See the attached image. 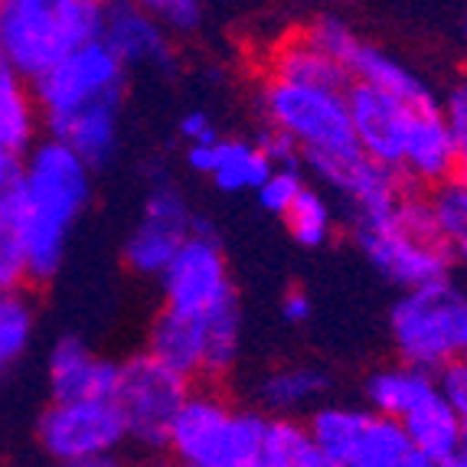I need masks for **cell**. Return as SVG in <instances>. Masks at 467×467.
I'll use <instances>...</instances> for the list:
<instances>
[{"mask_svg": "<svg viewBox=\"0 0 467 467\" xmlns=\"http://www.w3.org/2000/svg\"><path fill=\"white\" fill-rule=\"evenodd\" d=\"M281 317L288 320V324H304V320L311 317V297L297 288L288 291L285 301H281Z\"/></svg>", "mask_w": 467, "mask_h": 467, "instance_id": "ab89813d", "label": "cell"}, {"mask_svg": "<svg viewBox=\"0 0 467 467\" xmlns=\"http://www.w3.org/2000/svg\"><path fill=\"white\" fill-rule=\"evenodd\" d=\"M202 334H206V353H202V376H226L242 353V307L239 295L216 304L210 314H202Z\"/></svg>", "mask_w": 467, "mask_h": 467, "instance_id": "4316f807", "label": "cell"}, {"mask_svg": "<svg viewBox=\"0 0 467 467\" xmlns=\"http://www.w3.org/2000/svg\"><path fill=\"white\" fill-rule=\"evenodd\" d=\"M258 467H327L307 421L295 415H272L265 425Z\"/></svg>", "mask_w": 467, "mask_h": 467, "instance_id": "d4e9b609", "label": "cell"}, {"mask_svg": "<svg viewBox=\"0 0 467 467\" xmlns=\"http://www.w3.org/2000/svg\"><path fill=\"white\" fill-rule=\"evenodd\" d=\"M101 39L128 69L171 72L177 66V49L167 26L131 0H111L101 16Z\"/></svg>", "mask_w": 467, "mask_h": 467, "instance_id": "5bb4252c", "label": "cell"}, {"mask_svg": "<svg viewBox=\"0 0 467 467\" xmlns=\"http://www.w3.org/2000/svg\"><path fill=\"white\" fill-rule=\"evenodd\" d=\"M157 281H161V291H164V307L190 314V317H202L216 304L235 295L226 255H223L216 233H190Z\"/></svg>", "mask_w": 467, "mask_h": 467, "instance_id": "7c38bea8", "label": "cell"}, {"mask_svg": "<svg viewBox=\"0 0 467 467\" xmlns=\"http://www.w3.org/2000/svg\"><path fill=\"white\" fill-rule=\"evenodd\" d=\"M464 33H467V26H464Z\"/></svg>", "mask_w": 467, "mask_h": 467, "instance_id": "ee69618b", "label": "cell"}, {"mask_svg": "<svg viewBox=\"0 0 467 467\" xmlns=\"http://www.w3.org/2000/svg\"><path fill=\"white\" fill-rule=\"evenodd\" d=\"M347 105H350V121L359 150L379 164L402 171L405 138H409V125L415 115L412 105H405L392 92H382L359 78L347 86Z\"/></svg>", "mask_w": 467, "mask_h": 467, "instance_id": "4fadbf2b", "label": "cell"}, {"mask_svg": "<svg viewBox=\"0 0 467 467\" xmlns=\"http://www.w3.org/2000/svg\"><path fill=\"white\" fill-rule=\"evenodd\" d=\"M36 441L56 464L105 467L128 444L125 412L115 396L53 399L36 421Z\"/></svg>", "mask_w": 467, "mask_h": 467, "instance_id": "8992f818", "label": "cell"}, {"mask_svg": "<svg viewBox=\"0 0 467 467\" xmlns=\"http://www.w3.org/2000/svg\"><path fill=\"white\" fill-rule=\"evenodd\" d=\"M438 389L454 405L461 421H467V359H448L438 369Z\"/></svg>", "mask_w": 467, "mask_h": 467, "instance_id": "d590c367", "label": "cell"}, {"mask_svg": "<svg viewBox=\"0 0 467 467\" xmlns=\"http://www.w3.org/2000/svg\"><path fill=\"white\" fill-rule=\"evenodd\" d=\"M357 242L363 255L399 288H421L444 281L451 272L448 242H425L405 233L396 223V213L357 219Z\"/></svg>", "mask_w": 467, "mask_h": 467, "instance_id": "8fae6325", "label": "cell"}, {"mask_svg": "<svg viewBox=\"0 0 467 467\" xmlns=\"http://www.w3.org/2000/svg\"><path fill=\"white\" fill-rule=\"evenodd\" d=\"M272 76L288 78V82H301V86H324V88H347L353 82L350 69L337 63L334 56L317 49L314 43L297 33L285 47L275 49L272 56Z\"/></svg>", "mask_w": 467, "mask_h": 467, "instance_id": "7402d4cb", "label": "cell"}, {"mask_svg": "<svg viewBox=\"0 0 467 467\" xmlns=\"http://www.w3.org/2000/svg\"><path fill=\"white\" fill-rule=\"evenodd\" d=\"M101 0H0V56L26 82L86 39L101 36Z\"/></svg>", "mask_w": 467, "mask_h": 467, "instance_id": "7a4b0ae2", "label": "cell"}, {"mask_svg": "<svg viewBox=\"0 0 467 467\" xmlns=\"http://www.w3.org/2000/svg\"><path fill=\"white\" fill-rule=\"evenodd\" d=\"M389 330L402 363L438 373L448 359H467V295L451 278L409 288L392 304Z\"/></svg>", "mask_w": 467, "mask_h": 467, "instance_id": "277c9868", "label": "cell"}, {"mask_svg": "<svg viewBox=\"0 0 467 467\" xmlns=\"http://www.w3.org/2000/svg\"><path fill=\"white\" fill-rule=\"evenodd\" d=\"M438 386L435 373L429 369H419V367H389V369H379L367 379L363 392L369 399V409L382 415H392V419H402L412 405H419L421 399L429 396L431 389Z\"/></svg>", "mask_w": 467, "mask_h": 467, "instance_id": "cb8c5ba5", "label": "cell"}, {"mask_svg": "<svg viewBox=\"0 0 467 467\" xmlns=\"http://www.w3.org/2000/svg\"><path fill=\"white\" fill-rule=\"evenodd\" d=\"M47 386L49 399L115 396L118 363L92 353V347L86 340H78V337H63L49 350Z\"/></svg>", "mask_w": 467, "mask_h": 467, "instance_id": "2e32d148", "label": "cell"}, {"mask_svg": "<svg viewBox=\"0 0 467 467\" xmlns=\"http://www.w3.org/2000/svg\"><path fill=\"white\" fill-rule=\"evenodd\" d=\"M431 213H435L438 233L444 242H458L467 233V180H441L431 193Z\"/></svg>", "mask_w": 467, "mask_h": 467, "instance_id": "f546056e", "label": "cell"}, {"mask_svg": "<svg viewBox=\"0 0 467 467\" xmlns=\"http://www.w3.org/2000/svg\"><path fill=\"white\" fill-rule=\"evenodd\" d=\"M454 167H458V148H454L441 109L438 105L415 109L409 138H405L402 171L412 173L421 183H441L451 177Z\"/></svg>", "mask_w": 467, "mask_h": 467, "instance_id": "ac0fdd59", "label": "cell"}, {"mask_svg": "<svg viewBox=\"0 0 467 467\" xmlns=\"http://www.w3.org/2000/svg\"><path fill=\"white\" fill-rule=\"evenodd\" d=\"M187 396V376H180L177 369L150 357L148 350L118 363L115 399L125 412L128 441L138 444L140 451H167V431H171L173 415Z\"/></svg>", "mask_w": 467, "mask_h": 467, "instance_id": "ba28073f", "label": "cell"}, {"mask_svg": "<svg viewBox=\"0 0 467 467\" xmlns=\"http://www.w3.org/2000/svg\"><path fill=\"white\" fill-rule=\"evenodd\" d=\"M47 134L63 140L66 148L76 150L88 167H105L115 157L118 138H121V99H101L92 105H82L76 111L56 115L43 121Z\"/></svg>", "mask_w": 467, "mask_h": 467, "instance_id": "9a60e30c", "label": "cell"}, {"mask_svg": "<svg viewBox=\"0 0 467 467\" xmlns=\"http://www.w3.org/2000/svg\"><path fill=\"white\" fill-rule=\"evenodd\" d=\"M180 138L183 140H202V144H210V140H219V134H216V128H213V121H210V115L206 111H200V109H193V111H187V115L180 118Z\"/></svg>", "mask_w": 467, "mask_h": 467, "instance_id": "74e56055", "label": "cell"}, {"mask_svg": "<svg viewBox=\"0 0 467 467\" xmlns=\"http://www.w3.org/2000/svg\"><path fill=\"white\" fill-rule=\"evenodd\" d=\"M193 229V210L177 180L161 171L140 206V219L125 239V265L140 278H161L173 252Z\"/></svg>", "mask_w": 467, "mask_h": 467, "instance_id": "30bf717a", "label": "cell"}, {"mask_svg": "<svg viewBox=\"0 0 467 467\" xmlns=\"http://www.w3.org/2000/svg\"><path fill=\"white\" fill-rule=\"evenodd\" d=\"M451 245H454V255L461 258V265H467V233L458 242H451Z\"/></svg>", "mask_w": 467, "mask_h": 467, "instance_id": "b9f144b4", "label": "cell"}, {"mask_svg": "<svg viewBox=\"0 0 467 467\" xmlns=\"http://www.w3.org/2000/svg\"><path fill=\"white\" fill-rule=\"evenodd\" d=\"M275 171V164L265 157V150L252 140H216V167L210 180L223 193H245L258 190L262 180Z\"/></svg>", "mask_w": 467, "mask_h": 467, "instance_id": "484cf974", "label": "cell"}, {"mask_svg": "<svg viewBox=\"0 0 467 467\" xmlns=\"http://www.w3.org/2000/svg\"><path fill=\"white\" fill-rule=\"evenodd\" d=\"M458 467H467V421H464V431H461V454H458Z\"/></svg>", "mask_w": 467, "mask_h": 467, "instance_id": "7bdbcfd3", "label": "cell"}, {"mask_svg": "<svg viewBox=\"0 0 467 467\" xmlns=\"http://www.w3.org/2000/svg\"><path fill=\"white\" fill-rule=\"evenodd\" d=\"M262 111L268 125L295 138L304 164L317 157L343 161V157L363 154L353 134L347 88L301 86V82L272 76L262 88Z\"/></svg>", "mask_w": 467, "mask_h": 467, "instance_id": "5b68a950", "label": "cell"}, {"mask_svg": "<svg viewBox=\"0 0 467 467\" xmlns=\"http://www.w3.org/2000/svg\"><path fill=\"white\" fill-rule=\"evenodd\" d=\"M399 421H402L415 454L421 458V467H458L464 421L454 412V405L441 396L438 386L419 405H412Z\"/></svg>", "mask_w": 467, "mask_h": 467, "instance_id": "e0dca14e", "label": "cell"}, {"mask_svg": "<svg viewBox=\"0 0 467 467\" xmlns=\"http://www.w3.org/2000/svg\"><path fill=\"white\" fill-rule=\"evenodd\" d=\"M268 415L190 392L167 431V454L187 467H258Z\"/></svg>", "mask_w": 467, "mask_h": 467, "instance_id": "3957f363", "label": "cell"}, {"mask_svg": "<svg viewBox=\"0 0 467 467\" xmlns=\"http://www.w3.org/2000/svg\"><path fill=\"white\" fill-rule=\"evenodd\" d=\"M125 82L128 66L111 53L105 39L95 36L69 49L63 59H56L47 72H39L30 88L36 99L39 121H47L101 99H125Z\"/></svg>", "mask_w": 467, "mask_h": 467, "instance_id": "9c48e42d", "label": "cell"}, {"mask_svg": "<svg viewBox=\"0 0 467 467\" xmlns=\"http://www.w3.org/2000/svg\"><path fill=\"white\" fill-rule=\"evenodd\" d=\"M187 167L196 173H202V177H210L213 167H216V140H210V144L193 140V144L187 148Z\"/></svg>", "mask_w": 467, "mask_h": 467, "instance_id": "f35d334b", "label": "cell"}, {"mask_svg": "<svg viewBox=\"0 0 467 467\" xmlns=\"http://www.w3.org/2000/svg\"><path fill=\"white\" fill-rule=\"evenodd\" d=\"M36 334V311L20 288H0V376L24 357Z\"/></svg>", "mask_w": 467, "mask_h": 467, "instance_id": "83f0119b", "label": "cell"}, {"mask_svg": "<svg viewBox=\"0 0 467 467\" xmlns=\"http://www.w3.org/2000/svg\"><path fill=\"white\" fill-rule=\"evenodd\" d=\"M327 467H421L402 421L376 409L324 405L307 419Z\"/></svg>", "mask_w": 467, "mask_h": 467, "instance_id": "52a82bcc", "label": "cell"}, {"mask_svg": "<svg viewBox=\"0 0 467 467\" xmlns=\"http://www.w3.org/2000/svg\"><path fill=\"white\" fill-rule=\"evenodd\" d=\"M148 353L161 359V363H167L171 369H177L180 376H187V379L200 376L202 353H206L202 317H190V314L164 307V311L150 320Z\"/></svg>", "mask_w": 467, "mask_h": 467, "instance_id": "d6986e66", "label": "cell"}, {"mask_svg": "<svg viewBox=\"0 0 467 467\" xmlns=\"http://www.w3.org/2000/svg\"><path fill=\"white\" fill-rule=\"evenodd\" d=\"M20 154H10V150L0 148V190H10L14 187L16 173H20Z\"/></svg>", "mask_w": 467, "mask_h": 467, "instance_id": "60d3db41", "label": "cell"}, {"mask_svg": "<svg viewBox=\"0 0 467 467\" xmlns=\"http://www.w3.org/2000/svg\"><path fill=\"white\" fill-rule=\"evenodd\" d=\"M285 223H288V233L297 245L304 249H320L324 242L334 233V213H330V202L311 187H301V193L295 196V202L285 213Z\"/></svg>", "mask_w": 467, "mask_h": 467, "instance_id": "f1b7e54d", "label": "cell"}, {"mask_svg": "<svg viewBox=\"0 0 467 467\" xmlns=\"http://www.w3.org/2000/svg\"><path fill=\"white\" fill-rule=\"evenodd\" d=\"M258 148L265 150V157L275 167H297L301 164V148L295 144L291 134H285L281 128L268 125V131H262L258 138Z\"/></svg>", "mask_w": 467, "mask_h": 467, "instance_id": "8d00e7d4", "label": "cell"}, {"mask_svg": "<svg viewBox=\"0 0 467 467\" xmlns=\"http://www.w3.org/2000/svg\"><path fill=\"white\" fill-rule=\"evenodd\" d=\"M301 36L307 39V43H314L317 49H324L327 56H334L337 63H343V66L350 63L353 49L359 47L357 33L343 24V20H337V16H320L311 26H304Z\"/></svg>", "mask_w": 467, "mask_h": 467, "instance_id": "1f68e13d", "label": "cell"}, {"mask_svg": "<svg viewBox=\"0 0 467 467\" xmlns=\"http://www.w3.org/2000/svg\"><path fill=\"white\" fill-rule=\"evenodd\" d=\"M304 180L297 173V167H275L265 180H262V187L255 190L258 202H262V210L275 213V216H285L288 206L295 202V196L301 193Z\"/></svg>", "mask_w": 467, "mask_h": 467, "instance_id": "d6a6232c", "label": "cell"}, {"mask_svg": "<svg viewBox=\"0 0 467 467\" xmlns=\"http://www.w3.org/2000/svg\"><path fill=\"white\" fill-rule=\"evenodd\" d=\"M444 121H448V131L454 138V148H458V177L467 180V82H458V86L448 92V101H444Z\"/></svg>", "mask_w": 467, "mask_h": 467, "instance_id": "e575fe53", "label": "cell"}, {"mask_svg": "<svg viewBox=\"0 0 467 467\" xmlns=\"http://www.w3.org/2000/svg\"><path fill=\"white\" fill-rule=\"evenodd\" d=\"M347 69H350L353 78L369 82V86L382 88V92H392L396 99H402L405 105H412V109H431V105H435L431 88L425 86L412 69H405L396 56H389L379 47H369L363 39H359V47L353 49Z\"/></svg>", "mask_w": 467, "mask_h": 467, "instance_id": "ffe728a7", "label": "cell"}, {"mask_svg": "<svg viewBox=\"0 0 467 467\" xmlns=\"http://www.w3.org/2000/svg\"><path fill=\"white\" fill-rule=\"evenodd\" d=\"M24 281H26L24 249H20V235H16L14 226L7 190H0V288H20Z\"/></svg>", "mask_w": 467, "mask_h": 467, "instance_id": "4dcf8cb0", "label": "cell"}, {"mask_svg": "<svg viewBox=\"0 0 467 467\" xmlns=\"http://www.w3.org/2000/svg\"><path fill=\"white\" fill-rule=\"evenodd\" d=\"M131 4L154 14L173 33H193L202 20V0H131Z\"/></svg>", "mask_w": 467, "mask_h": 467, "instance_id": "836d02e7", "label": "cell"}, {"mask_svg": "<svg viewBox=\"0 0 467 467\" xmlns=\"http://www.w3.org/2000/svg\"><path fill=\"white\" fill-rule=\"evenodd\" d=\"M39 131V109L33 88L0 56V148L24 157Z\"/></svg>", "mask_w": 467, "mask_h": 467, "instance_id": "44dd1931", "label": "cell"}, {"mask_svg": "<svg viewBox=\"0 0 467 467\" xmlns=\"http://www.w3.org/2000/svg\"><path fill=\"white\" fill-rule=\"evenodd\" d=\"M330 389V379L317 367H281L258 382V399L272 415H297L311 409Z\"/></svg>", "mask_w": 467, "mask_h": 467, "instance_id": "603a6c76", "label": "cell"}, {"mask_svg": "<svg viewBox=\"0 0 467 467\" xmlns=\"http://www.w3.org/2000/svg\"><path fill=\"white\" fill-rule=\"evenodd\" d=\"M7 200L24 249L26 281L47 285L63 268L69 235L92 200V167L63 140H33Z\"/></svg>", "mask_w": 467, "mask_h": 467, "instance_id": "6da1fadb", "label": "cell"}]
</instances>
